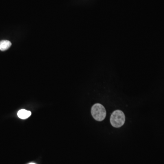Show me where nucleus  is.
<instances>
[{
  "instance_id": "4",
  "label": "nucleus",
  "mask_w": 164,
  "mask_h": 164,
  "mask_svg": "<svg viewBox=\"0 0 164 164\" xmlns=\"http://www.w3.org/2000/svg\"><path fill=\"white\" fill-rule=\"evenodd\" d=\"M11 45V42L8 40H2L0 41V50L2 51L7 50L10 48Z\"/></svg>"
},
{
  "instance_id": "5",
  "label": "nucleus",
  "mask_w": 164,
  "mask_h": 164,
  "mask_svg": "<svg viewBox=\"0 0 164 164\" xmlns=\"http://www.w3.org/2000/svg\"><path fill=\"white\" fill-rule=\"evenodd\" d=\"M35 164V163H30V164Z\"/></svg>"
},
{
  "instance_id": "1",
  "label": "nucleus",
  "mask_w": 164,
  "mask_h": 164,
  "mask_svg": "<svg viewBox=\"0 0 164 164\" xmlns=\"http://www.w3.org/2000/svg\"><path fill=\"white\" fill-rule=\"evenodd\" d=\"M112 126L115 128L122 126L126 121V116L124 113L120 110H116L113 112L110 119Z\"/></svg>"
},
{
  "instance_id": "3",
  "label": "nucleus",
  "mask_w": 164,
  "mask_h": 164,
  "mask_svg": "<svg viewBox=\"0 0 164 164\" xmlns=\"http://www.w3.org/2000/svg\"><path fill=\"white\" fill-rule=\"evenodd\" d=\"M31 112L30 111H27L26 109H21L17 113V115L19 118L21 119H26L30 117L31 115Z\"/></svg>"
},
{
  "instance_id": "2",
  "label": "nucleus",
  "mask_w": 164,
  "mask_h": 164,
  "mask_svg": "<svg viewBox=\"0 0 164 164\" xmlns=\"http://www.w3.org/2000/svg\"><path fill=\"white\" fill-rule=\"evenodd\" d=\"M91 114L96 121H102L105 119L106 111L104 106L100 104H95L91 108Z\"/></svg>"
}]
</instances>
